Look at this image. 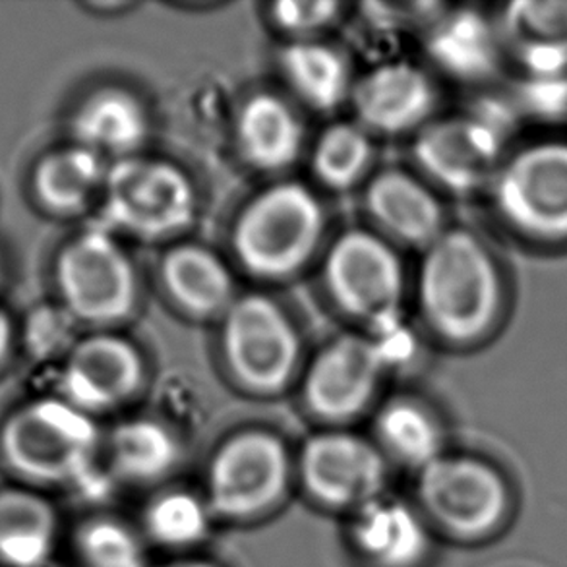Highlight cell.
<instances>
[{
  "instance_id": "obj_1",
  "label": "cell",
  "mask_w": 567,
  "mask_h": 567,
  "mask_svg": "<svg viewBox=\"0 0 567 567\" xmlns=\"http://www.w3.org/2000/svg\"><path fill=\"white\" fill-rule=\"evenodd\" d=\"M419 302L430 330L447 343L471 346L488 336L502 315L504 281L483 240L452 229L424 248Z\"/></svg>"
},
{
  "instance_id": "obj_2",
  "label": "cell",
  "mask_w": 567,
  "mask_h": 567,
  "mask_svg": "<svg viewBox=\"0 0 567 567\" xmlns=\"http://www.w3.org/2000/svg\"><path fill=\"white\" fill-rule=\"evenodd\" d=\"M100 430L64 399H38L16 409L0 429V460L33 486L78 483L92 468Z\"/></svg>"
},
{
  "instance_id": "obj_3",
  "label": "cell",
  "mask_w": 567,
  "mask_h": 567,
  "mask_svg": "<svg viewBox=\"0 0 567 567\" xmlns=\"http://www.w3.org/2000/svg\"><path fill=\"white\" fill-rule=\"evenodd\" d=\"M323 225L322 204L307 186L279 183L238 215L233 246L246 271L277 281L307 266L322 240Z\"/></svg>"
},
{
  "instance_id": "obj_4",
  "label": "cell",
  "mask_w": 567,
  "mask_h": 567,
  "mask_svg": "<svg viewBox=\"0 0 567 567\" xmlns=\"http://www.w3.org/2000/svg\"><path fill=\"white\" fill-rule=\"evenodd\" d=\"M194 217L196 192L177 165L134 155L109 167L103 185V219L109 229L162 240L188 229Z\"/></svg>"
},
{
  "instance_id": "obj_5",
  "label": "cell",
  "mask_w": 567,
  "mask_h": 567,
  "mask_svg": "<svg viewBox=\"0 0 567 567\" xmlns=\"http://www.w3.org/2000/svg\"><path fill=\"white\" fill-rule=\"evenodd\" d=\"M499 217L537 243L567 240V142L538 140L504 157L492 181Z\"/></svg>"
},
{
  "instance_id": "obj_6",
  "label": "cell",
  "mask_w": 567,
  "mask_h": 567,
  "mask_svg": "<svg viewBox=\"0 0 567 567\" xmlns=\"http://www.w3.org/2000/svg\"><path fill=\"white\" fill-rule=\"evenodd\" d=\"M54 279L69 315L92 326L123 322L138 300L131 258L107 229L72 238L59 252Z\"/></svg>"
},
{
  "instance_id": "obj_7",
  "label": "cell",
  "mask_w": 567,
  "mask_h": 567,
  "mask_svg": "<svg viewBox=\"0 0 567 567\" xmlns=\"http://www.w3.org/2000/svg\"><path fill=\"white\" fill-rule=\"evenodd\" d=\"M323 279L346 315L390 336L399 326L405 276L398 254L369 230H349L333 243Z\"/></svg>"
},
{
  "instance_id": "obj_8",
  "label": "cell",
  "mask_w": 567,
  "mask_h": 567,
  "mask_svg": "<svg viewBox=\"0 0 567 567\" xmlns=\"http://www.w3.org/2000/svg\"><path fill=\"white\" fill-rule=\"evenodd\" d=\"M223 353L237 382L261 395L284 391L300 359V339L274 300L246 295L223 316Z\"/></svg>"
},
{
  "instance_id": "obj_9",
  "label": "cell",
  "mask_w": 567,
  "mask_h": 567,
  "mask_svg": "<svg viewBox=\"0 0 567 567\" xmlns=\"http://www.w3.org/2000/svg\"><path fill=\"white\" fill-rule=\"evenodd\" d=\"M291 483V457L279 437L246 430L217 450L207 468L212 514L248 519L276 507Z\"/></svg>"
},
{
  "instance_id": "obj_10",
  "label": "cell",
  "mask_w": 567,
  "mask_h": 567,
  "mask_svg": "<svg viewBox=\"0 0 567 567\" xmlns=\"http://www.w3.org/2000/svg\"><path fill=\"white\" fill-rule=\"evenodd\" d=\"M414 159L447 190L465 194L492 185L504 162V128L483 111L424 124Z\"/></svg>"
},
{
  "instance_id": "obj_11",
  "label": "cell",
  "mask_w": 567,
  "mask_h": 567,
  "mask_svg": "<svg viewBox=\"0 0 567 567\" xmlns=\"http://www.w3.org/2000/svg\"><path fill=\"white\" fill-rule=\"evenodd\" d=\"M299 476L323 506L361 509L382 496L388 467L380 447L369 440L351 432H323L302 447Z\"/></svg>"
},
{
  "instance_id": "obj_12",
  "label": "cell",
  "mask_w": 567,
  "mask_h": 567,
  "mask_svg": "<svg viewBox=\"0 0 567 567\" xmlns=\"http://www.w3.org/2000/svg\"><path fill=\"white\" fill-rule=\"evenodd\" d=\"M390 351L367 336H343L316 357L305 378V403L322 421L346 422L374 399Z\"/></svg>"
},
{
  "instance_id": "obj_13",
  "label": "cell",
  "mask_w": 567,
  "mask_h": 567,
  "mask_svg": "<svg viewBox=\"0 0 567 567\" xmlns=\"http://www.w3.org/2000/svg\"><path fill=\"white\" fill-rule=\"evenodd\" d=\"M426 512L460 537H481L506 512V488L488 465L465 457H437L421 471Z\"/></svg>"
},
{
  "instance_id": "obj_14",
  "label": "cell",
  "mask_w": 567,
  "mask_h": 567,
  "mask_svg": "<svg viewBox=\"0 0 567 567\" xmlns=\"http://www.w3.org/2000/svg\"><path fill=\"white\" fill-rule=\"evenodd\" d=\"M144 359L131 341L97 333L78 341L64 357L61 399L85 414L124 405L144 383Z\"/></svg>"
},
{
  "instance_id": "obj_15",
  "label": "cell",
  "mask_w": 567,
  "mask_h": 567,
  "mask_svg": "<svg viewBox=\"0 0 567 567\" xmlns=\"http://www.w3.org/2000/svg\"><path fill=\"white\" fill-rule=\"evenodd\" d=\"M351 101L362 128L403 134L424 128L436 105V92L424 70L398 61L367 72L353 85Z\"/></svg>"
},
{
  "instance_id": "obj_16",
  "label": "cell",
  "mask_w": 567,
  "mask_h": 567,
  "mask_svg": "<svg viewBox=\"0 0 567 567\" xmlns=\"http://www.w3.org/2000/svg\"><path fill=\"white\" fill-rule=\"evenodd\" d=\"M502 47L529 74L561 78L567 72V0L514 2L498 18Z\"/></svg>"
},
{
  "instance_id": "obj_17",
  "label": "cell",
  "mask_w": 567,
  "mask_h": 567,
  "mask_svg": "<svg viewBox=\"0 0 567 567\" xmlns=\"http://www.w3.org/2000/svg\"><path fill=\"white\" fill-rule=\"evenodd\" d=\"M367 207L388 235L429 248L444 233V212L429 186L403 171L380 173L367 190Z\"/></svg>"
},
{
  "instance_id": "obj_18",
  "label": "cell",
  "mask_w": 567,
  "mask_h": 567,
  "mask_svg": "<svg viewBox=\"0 0 567 567\" xmlns=\"http://www.w3.org/2000/svg\"><path fill=\"white\" fill-rule=\"evenodd\" d=\"M351 538L361 558L374 567H416L429 553L421 515L405 502L385 496L357 509Z\"/></svg>"
},
{
  "instance_id": "obj_19",
  "label": "cell",
  "mask_w": 567,
  "mask_h": 567,
  "mask_svg": "<svg viewBox=\"0 0 567 567\" xmlns=\"http://www.w3.org/2000/svg\"><path fill=\"white\" fill-rule=\"evenodd\" d=\"M72 132L80 146L101 157H134L144 146L150 121L138 97L121 87H103L82 101L72 118Z\"/></svg>"
},
{
  "instance_id": "obj_20",
  "label": "cell",
  "mask_w": 567,
  "mask_h": 567,
  "mask_svg": "<svg viewBox=\"0 0 567 567\" xmlns=\"http://www.w3.org/2000/svg\"><path fill=\"white\" fill-rule=\"evenodd\" d=\"M235 138L248 165L276 173L299 159L305 131L299 116L284 100L271 93H258L240 109Z\"/></svg>"
},
{
  "instance_id": "obj_21",
  "label": "cell",
  "mask_w": 567,
  "mask_h": 567,
  "mask_svg": "<svg viewBox=\"0 0 567 567\" xmlns=\"http://www.w3.org/2000/svg\"><path fill=\"white\" fill-rule=\"evenodd\" d=\"M498 28L473 10L440 14L426 33V53L437 69L457 80H483L498 62Z\"/></svg>"
},
{
  "instance_id": "obj_22",
  "label": "cell",
  "mask_w": 567,
  "mask_h": 567,
  "mask_svg": "<svg viewBox=\"0 0 567 567\" xmlns=\"http://www.w3.org/2000/svg\"><path fill=\"white\" fill-rule=\"evenodd\" d=\"M59 517L49 499L31 488L0 491V564L43 567L53 556Z\"/></svg>"
},
{
  "instance_id": "obj_23",
  "label": "cell",
  "mask_w": 567,
  "mask_h": 567,
  "mask_svg": "<svg viewBox=\"0 0 567 567\" xmlns=\"http://www.w3.org/2000/svg\"><path fill=\"white\" fill-rule=\"evenodd\" d=\"M107 171L103 157L92 150L80 144L61 147L35 163L31 194L49 214L76 215L103 190Z\"/></svg>"
},
{
  "instance_id": "obj_24",
  "label": "cell",
  "mask_w": 567,
  "mask_h": 567,
  "mask_svg": "<svg viewBox=\"0 0 567 567\" xmlns=\"http://www.w3.org/2000/svg\"><path fill=\"white\" fill-rule=\"evenodd\" d=\"M162 277L178 307L196 318L225 316L237 300L229 268L204 246L169 250L162 261Z\"/></svg>"
},
{
  "instance_id": "obj_25",
  "label": "cell",
  "mask_w": 567,
  "mask_h": 567,
  "mask_svg": "<svg viewBox=\"0 0 567 567\" xmlns=\"http://www.w3.org/2000/svg\"><path fill=\"white\" fill-rule=\"evenodd\" d=\"M279 69L297 97L316 111H333L351 97V70L343 54L312 39L292 41L279 54Z\"/></svg>"
},
{
  "instance_id": "obj_26",
  "label": "cell",
  "mask_w": 567,
  "mask_h": 567,
  "mask_svg": "<svg viewBox=\"0 0 567 567\" xmlns=\"http://www.w3.org/2000/svg\"><path fill=\"white\" fill-rule=\"evenodd\" d=\"M111 463L131 483H157L177 468L181 447L163 424L152 419H132L111 434Z\"/></svg>"
},
{
  "instance_id": "obj_27",
  "label": "cell",
  "mask_w": 567,
  "mask_h": 567,
  "mask_svg": "<svg viewBox=\"0 0 567 567\" xmlns=\"http://www.w3.org/2000/svg\"><path fill=\"white\" fill-rule=\"evenodd\" d=\"M383 452L406 467L422 471L442 457V430L426 406L413 399H393L377 416Z\"/></svg>"
},
{
  "instance_id": "obj_28",
  "label": "cell",
  "mask_w": 567,
  "mask_h": 567,
  "mask_svg": "<svg viewBox=\"0 0 567 567\" xmlns=\"http://www.w3.org/2000/svg\"><path fill=\"white\" fill-rule=\"evenodd\" d=\"M372 157L374 147L367 128L359 123H338L318 138L312 165L323 185L347 190L367 175Z\"/></svg>"
},
{
  "instance_id": "obj_29",
  "label": "cell",
  "mask_w": 567,
  "mask_h": 567,
  "mask_svg": "<svg viewBox=\"0 0 567 567\" xmlns=\"http://www.w3.org/2000/svg\"><path fill=\"white\" fill-rule=\"evenodd\" d=\"M212 509L190 492L173 491L152 499L144 514L147 537L165 548L198 545L209 530Z\"/></svg>"
},
{
  "instance_id": "obj_30",
  "label": "cell",
  "mask_w": 567,
  "mask_h": 567,
  "mask_svg": "<svg viewBox=\"0 0 567 567\" xmlns=\"http://www.w3.org/2000/svg\"><path fill=\"white\" fill-rule=\"evenodd\" d=\"M74 546L85 567H150L138 535L109 517L85 522L76 530Z\"/></svg>"
},
{
  "instance_id": "obj_31",
  "label": "cell",
  "mask_w": 567,
  "mask_h": 567,
  "mask_svg": "<svg viewBox=\"0 0 567 567\" xmlns=\"http://www.w3.org/2000/svg\"><path fill=\"white\" fill-rule=\"evenodd\" d=\"M339 8L338 2L285 0L274 7L271 18L281 30L297 35V41H302L310 33L328 28L338 18Z\"/></svg>"
},
{
  "instance_id": "obj_32",
  "label": "cell",
  "mask_w": 567,
  "mask_h": 567,
  "mask_svg": "<svg viewBox=\"0 0 567 567\" xmlns=\"http://www.w3.org/2000/svg\"><path fill=\"white\" fill-rule=\"evenodd\" d=\"M16 328L12 318L4 308L0 307V367L8 361L14 347Z\"/></svg>"
},
{
  "instance_id": "obj_33",
  "label": "cell",
  "mask_w": 567,
  "mask_h": 567,
  "mask_svg": "<svg viewBox=\"0 0 567 567\" xmlns=\"http://www.w3.org/2000/svg\"><path fill=\"white\" fill-rule=\"evenodd\" d=\"M155 567H217L214 564H207V561L199 560H181V561H171V564H163V566Z\"/></svg>"
}]
</instances>
